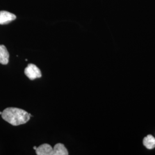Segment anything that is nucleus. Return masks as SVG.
Masks as SVG:
<instances>
[{
    "mask_svg": "<svg viewBox=\"0 0 155 155\" xmlns=\"http://www.w3.org/2000/svg\"><path fill=\"white\" fill-rule=\"evenodd\" d=\"M24 73L30 80H34L41 77V72L40 69L33 64H29L28 66L25 68Z\"/></svg>",
    "mask_w": 155,
    "mask_h": 155,
    "instance_id": "2",
    "label": "nucleus"
},
{
    "mask_svg": "<svg viewBox=\"0 0 155 155\" xmlns=\"http://www.w3.org/2000/svg\"><path fill=\"white\" fill-rule=\"evenodd\" d=\"M144 146L148 150H152L155 148V138L152 135H148L143 140Z\"/></svg>",
    "mask_w": 155,
    "mask_h": 155,
    "instance_id": "7",
    "label": "nucleus"
},
{
    "mask_svg": "<svg viewBox=\"0 0 155 155\" xmlns=\"http://www.w3.org/2000/svg\"><path fill=\"white\" fill-rule=\"evenodd\" d=\"M68 152L64 144L58 143L53 148L51 155H68Z\"/></svg>",
    "mask_w": 155,
    "mask_h": 155,
    "instance_id": "6",
    "label": "nucleus"
},
{
    "mask_svg": "<svg viewBox=\"0 0 155 155\" xmlns=\"http://www.w3.org/2000/svg\"><path fill=\"white\" fill-rule=\"evenodd\" d=\"M16 18V15L12 13L5 11H0V24L1 25L8 24Z\"/></svg>",
    "mask_w": 155,
    "mask_h": 155,
    "instance_id": "3",
    "label": "nucleus"
},
{
    "mask_svg": "<svg viewBox=\"0 0 155 155\" xmlns=\"http://www.w3.org/2000/svg\"><path fill=\"white\" fill-rule=\"evenodd\" d=\"M53 148L48 144H43L40 145L36 150L38 155H51Z\"/></svg>",
    "mask_w": 155,
    "mask_h": 155,
    "instance_id": "4",
    "label": "nucleus"
},
{
    "mask_svg": "<svg viewBox=\"0 0 155 155\" xmlns=\"http://www.w3.org/2000/svg\"><path fill=\"white\" fill-rule=\"evenodd\" d=\"M2 118L12 125L18 126L28 122L31 114L27 111L16 107H8L2 113Z\"/></svg>",
    "mask_w": 155,
    "mask_h": 155,
    "instance_id": "1",
    "label": "nucleus"
},
{
    "mask_svg": "<svg viewBox=\"0 0 155 155\" xmlns=\"http://www.w3.org/2000/svg\"><path fill=\"white\" fill-rule=\"evenodd\" d=\"M36 149H37V147H33V150H36Z\"/></svg>",
    "mask_w": 155,
    "mask_h": 155,
    "instance_id": "8",
    "label": "nucleus"
},
{
    "mask_svg": "<svg viewBox=\"0 0 155 155\" xmlns=\"http://www.w3.org/2000/svg\"><path fill=\"white\" fill-rule=\"evenodd\" d=\"M2 112H1V111H0V115H1V114H2Z\"/></svg>",
    "mask_w": 155,
    "mask_h": 155,
    "instance_id": "9",
    "label": "nucleus"
},
{
    "mask_svg": "<svg viewBox=\"0 0 155 155\" xmlns=\"http://www.w3.org/2000/svg\"><path fill=\"white\" fill-rule=\"evenodd\" d=\"M9 54L5 45H0V63L6 65L9 62Z\"/></svg>",
    "mask_w": 155,
    "mask_h": 155,
    "instance_id": "5",
    "label": "nucleus"
}]
</instances>
